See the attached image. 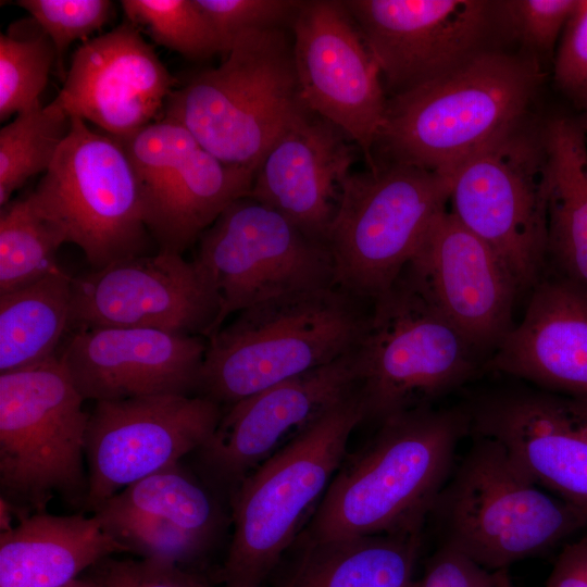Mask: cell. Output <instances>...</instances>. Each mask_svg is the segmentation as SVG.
I'll return each mask as SVG.
<instances>
[{
    "label": "cell",
    "instance_id": "22",
    "mask_svg": "<svg viewBox=\"0 0 587 587\" xmlns=\"http://www.w3.org/2000/svg\"><path fill=\"white\" fill-rule=\"evenodd\" d=\"M58 353L85 400L198 391L208 342L198 335L136 327L72 329Z\"/></svg>",
    "mask_w": 587,
    "mask_h": 587
},
{
    "label": "cell",
    "instance_id": "2",
    "mask_svg": "<svg viewBox=\"0 0 587 587\" xmlns=\"http://www.w3.org/2000/svg\"><path fill=\"white\" fill-rule=\"evenodd\" d=\"M541 75L536 57L491 49L389 97L375 162L451 173L526 122Z\"/></svg>",
    "mask_w": 587,
    "mask_h": 587
},
{
    "label": "cell",
    "instance_id": "30",
    "mask_svg": "<svg viewBox=\"0 0 587 587\" xmlns=\"http://www.w3.org/2000/svg\"><path fill=\"white\" fill-rule=\"evenodd\" d=\"M65 240L36 209L30 197L10 201L0 214V294L35 283L61 266Z\"/></svg>",
    "mask_w": 587,
    "mask_h": 587
},
{
    "label": "cell",
    "instance_id": "25",
    "mask_svg": "<svg viewBox=\"0 0 587 587\" xmlns=\"http://www.w3.org/2000/svg\"><path fill=\"white\" fill-rule=\"evenodd\" d=\"M126 552L93 513H35L0 532V587H63Z\"/></svg>",
    "mask_w": 587,
    "mask_h": 587
},
{
    "label": "cell",
    "instance_id": "23",
    "mask_svg": "<svg viewBox=\"0 0 587 587\" xmlns=\"http://www.w3.org/2000/svg\"><path fill=\"white\" fill-rule=\"evenodd\" d=\"M484 372L587 400V290L547 268Z\"/></svg>",
    "mask_w": 587,
    "mask_h": 587
},
{
    "label": "cell",
    "instance_id": "20",
    "mask_svg": "<svg viewBox=\"0 0 587 587\" xmlns=\"http://www.w3.org/2000/svg\"><path fill=\"white\" fill-rule=\"evenodd\" d=\"M139 30L125 22L85 41L49 105L92 123L118 141L159 120L174 79Z\"/></svg>",
    "mask_w": 587,
    "mask_h": 587
},
{
    "label": "cell",
    "instance_id": "4",
    "mask_svg": "<svg viewBox=\"0 0 587 587\" xmlns=\"http://www.w3.org/2000/svg\"><path fill=\"white\" fill-rule=\"evenodd\" d=\"M311 112L301 96L286 28L236 37L223 62L173 90L164 116L222 162L255 172L276 140Z\"/></svg>",
    "mask_w": 587,
    "mask_h": 587
},
{
    "label": "cell",
    "instance_id": "41",
    "mask_svg": "<svg viewBox=\"0 0 587 587\" xmlns=\"http://www.w3.org/2000/svg\"><path fill=\"white\" fill-rule=\"evenodd\" d=\"M546 587H587V535L563 544Z\"/></svg>",
    "mask_w": 587,
    "mask_h": 587
},
{
    "label": "cell",
    "instance_id": "14",
    "mask_svg": "<svg viewBox=\"0 0 587 587\" xmlns=\"http://www.w3.org/2000/svg\"><path fill=\"white\" fill-rule=\"evenodd\" d=\"M394 97L497 49L498 1L345 0ZM505 34V33H504Z\"/></svg>",
    "mask_w": 587,
    "mask_h": 587
},
{
    "label": "cell",
    "instance_id": "26",
    "mask_svg": "<svg viewBox=\"0 0 587 587\" xmlns=\"http://www.w3.org/2000/svg\"><path fill=\"white\" fill-rule=\"evenodd\" d=\"M422 537L416 530L297 540L298 557L278 587H411Z\"/></svg>",
    "mask_w": 587,
    "mask_h": 587
},
{
    "label": "cell",
    "instance_id": "6",
    "mask_svg": "<svg viewBox=\"0 0 587 587\" xmlns=\"http://www.w3.org/2000/svg\"><path fill=\"white\" fill-rule=\"evenodd\" d=\"M441 544L490 572L587 529L585 517L535 483L498 441L472 436L429 514Z\"/></svg>",
    "mask_w": 587,
    "mask_h": 587
},
{
    "label": "cell",
    "instance_id": "7",
    "mask_svg": "<svg viewBox=\"0 0 587 587\" xmlns=\"http://www.w3.org/2000/svg\"><path fill=\"white\" fill-rule=\"evenodd\" d=\"M84 401L59 355L0 373V499L18 522L54 497L85 509Z\"/></svg>",
    "mask_w": 587,
    "mask_h": 587
},
{
    "label": "cell",
    "instance_id": "28",
    "mask_svg": "<svg viewBox=\"0 0 587 587\" xmlns=\"http://www.w3.org/2000/svg\"><path fill=\"white\" fill-rule=\"evenodd\" d=\"M73 277L62 267L0 294V373L58 355L72 322Z\"/></svg>",
    "mask_w": 587,
    "mask_h": 587
},
{
    "label": "cell",
    "instance_id": "31",
    "mask_svg": "<svg viewBox=\"0 0 587 587\" xmlns=\"http://www.w3.org/2000/svg\"><path fill=\"white\" fill-rule=\"evenodd\" d=\"M70 126L71 118L48 104L18 113L1 128V208L26 180L49 168Z\"/></svg>",
    "mask_w": 587,
    "mask_h": 587
},
{
    "label": "cell",
    "instance_id": "3",
    "mask_svg": "<svg viewBox=\"0 0 587 587\" xmlns=\"http://www.w3.org/2000/svg\"><path fill=\"white\" fill-rule=\"evenodd\" d=\"M372 301L338 286L252 305L208 339L197 395L223 408L355 351Z\"/></svg>",
    "mask_w": 587,
    "mask_h": 587
},
{
    "label": "cell",
    "instance_id": "42",
    "mask_svg": "<svg viewBox=\"0 0 587 587\" xmlns=\"http://www.w3.org/2000/svg\"><path fill=\"white\" fill-rule=\"evenodd\" d=\"M494 587H516L509 574L508 569L494 572Z\"/></svg>",
    "mask_w": 587,
    "mask_h": 587
},
{
    "label": "cell",
    "instance_id": "10",
    "mask_svg": "<svg viewBox=\"0 0 587 587\" xmlns=\"http://www.w3.org/2000/svg\"><path fill=\"white\" fill-rule=\"evenodd\" d=\"M451 212L510 270L521 292L547 271L549 165L544 126L522 123L452 172Z\"/></svg>",
    "mask_w": 587,
    "mask_h": 587
},
{
    "label": "cell",
    "instance_id": "18",
    "mask_svg": "<svg viewBox=\"0 0 587 587\" xmlns=\"http://www.w3.org/2000/svg\"><path fill=\"white\" fill-rule=\"evenodd\" d=\"M357 390L355 350L224 408L195 452L202 478L229 497L261 463Z\"/></svg>",
    "mask_w": 587,
    "mask_h": 587
},
{
    "label": "cell",
    "instance_id": "35",
    "mask_svg": "<svg viewBox=\"0 0 587 587\" xmlns=\"http://www.w3.org/2000/svg\"><path fill=\"white\" fill-rule=\"evenodd\" d=\"M16 3L52 41L61 78H65L63 57L68 47L101 29L113 13V2L108 0H20Z\"/></svg>",
    "mask_w": 587,
    "mask_h": 587
},
{
    "label": "cell",
    "instance_id": "34",
    "mask_svg": "<svg viewBox=\"0 0 587 587\" xmlns=\"http://www.w3.org/2000/svg\"><path fill=\"white\" fill-rule=\"evenodd\" d=\"M57 54L50 38L38 32L0 34V120L40 103Z\"/></svg>",
    "mask_w": 587,
    "mask_h": 587
},
{
    "label": "cell",
    "instance_id": "27",
    "mask_svg": "<svg viewBox=\"0 0 587 587\" xmlns=\"http://www.w3.org/2000/svg\"><path fill=\"white\" fill-rule=\"evenodd\" d=\"M549 165L547 268L587 290V137L569 116L544 126Z\"/></svg>",
    "mask_w": 587,
    "mask_h": 587
},
{
    "label": "cell",
    "instance_id": "9",
    "mask_svg": "<svg viewBox=\"0 0 587 587\" xmlns=\"http://www.w3.org/2000/svg\"><path fill=\"white\" fill-rule=\"evenodd\" d=\"M452 173L399 163L339 182L326 245L335 285L372 301L399 277L450 201Z\"/></svg>",
    "mask_w": 587,
    "mask_h": 587
},
{
    "label": "cell",
    "instance_id": "45",
    "mask_svg": "<svg viewBox=\"0 0 587 587\" xmlns=\"http://www.w3.org/2000/svg\"><path fill=\"white\" fill-rule=\"evenodd\" d=\"M262 587H264V586H262Z\"/></svg>",
    "mask_w": 587,
    "mask_h": 587
},
{
    "label": "cell",
    "instance_id": "24",
    "mask_svg": "<svg viewBox=\"0 0 587 587\" xmlns=\"http://www.w3.org/2000/svg\"><path fill=\"white\" fill-rule=\"evenodd\" d=\"M349 141L325 118L308 114L266 152L254 172L249 197L326 243L339 182L354 162V146Z\"/></svg>",
    "mask_w": 587,
    "mask_h": 587
},
{
    "label": "cell",
    "instance_id": "39",
    "mask_svg": "<svg viewBox=\"0 0 587 587\" xmlns=\"http://www.w3.org/2000/svg\"><path fill=\"white\" fill-rule=\"evenodd\" d=\"M553 74L563 92L587 105V0H576L564 26Z\"/></svg>",
    "mask_w": 587,
    "mask_h": 587
},
{
    "label": "cell",
    "instance_id": "5",
    "mask_svg": "<svg viewBox=\"0 0 587 587\" xmlns=\"http://www.w3.org/2000/svg\"><path fill=\"white\" fill-rule=\"evenodd\" d=\"M364 421L358 391L253 470L228 497L233 534L222 587H262L295 545Z\"/></svg>",
    "mask_w": 587,
    "mask_h": 587
},
{
    "label": "cell",
    "instance_id": "37",
    "mask_svg": "<svg viewBox=\"0 0 587 587\" xmlns=\"http://www.w3.org/2000/svg\"><path fill=\"white\" fill-rule=\"evenodd\" d=\"M576 0L498 1L504 33L532 53L550 52L561 37Z\"/></svg>",
    "mask_w": 587,
    "mask_h": 587
},
{
    "label": "cell",
    "instance_id": "40",
    "mask_svg": "<svg viewBox=\"0 0 587 587\" xmlns=\"http://www.w3.org/2000/svg\"><path fill=\"white\" fill-rule=\"evenodd\" d=\"M488 571L457 549L440 544L422 578L411 587H494Z\"/></svg>",
    "mask_w": 587,
    "mask_h": 587
},
{
    "label": "cell",
    "instance_id": "1",
    "mask_svg": "<svg viewBox=\"0 0 587 587\" xmlns=\"http://www.w3.org/2000/svg\"><path fill=\"white\" fill-rule=\"evenodd\" d=\"M345 458L297 540L423 530L449 479L459 442L470 436L464 403L392 414Z\"/></svg>",
    "mask_w": 587,
    "mask_h": 587
},
{
    "label": "cell",
    "instance_id": "15",
    "mask_svg": "<svg viewBox=\"0 0 587 587\" xmlns=\"http://www.w3.org/2000/svg\"><path fill=\"white\" fill-rule=\"evenodd\" d=\"M223 407L199 395H151L97 401L86 432L89 490L85 511L198 451Z\"/></svg>",
    "mask_w": 587,
    "mask_h": 587
},
{
    "label": "cell",
    "instance_id": "36",
    "mask_svg": "<svg viewBox=\"0 0 587 587\" xmlns=\"http://www.w3.org/2000/svg\"><path fill=\"white\" fill-rule=\"evenodd\" d=\"M300 0H196L223 46V55L236 37L250 30L291 28Z\"/></svg>",
    "mask_w": 587,
    "mask_h": 587
},
{
    "label": "cell",
    "instance_id": "44",
    "mask_svg": "<svg viewBox=\"0 0 587 587\" xmlns=\"http://www.w3.org/2000/svg\"><path fill=\"white\" fill-rule=\"evenodd\" d=\"M585 130H586V135H587V129H585ZM586 137H587V136H586Z\"/></svg>",
    "mask_w": 587,
    "mask_h": 587
},
{
    "label": "cell",
    "instance_id": "17",
    "mask_svg": "<svg viewBox=\"0 0 587 587\" xmlns=\"http://www.w3.org/2000/svg\"><path fill=\"white\" fill-rule=\"evenodd\" d=\"M463 403L470 436L498 441L535 483L587 521V400L522 382L474 392Z\"/></svg>",
    "mask_w": 587,
    "mask_h": 587
},
{
    "label": "cell",
    "instance_id": "8",
    "mask_svg": "<svg viewBox=\"0 0 587 587\" xmlns=\"http://www.w3.org/2000/svg\"><path fill=\"white\" fill-rule=\"evenodd\" d=\"M482 352L432 302L404 268L372 300L357 349L364 421L434 405L484 372Z\"/></svg>",
    "mask_w": 587,
    "mask_h": 587
},
{
    "label": "cell",
    "instance_id": "33",
    "mask_svg": "<svg viewBox=\"0 0 587 587\" xmlns=\"http://www.w3.org/2000/svg\"><path fill=\"white\" fill-rule=\"evenodd\" d=\"M121 5L128 22L186 59L223 54L221 40L196 0H123Z\"/></svg>",
    "mask_w": 587,
    "mask_h": 587
},
{
    "label": "cell",
    "instance_id": "13",
    "mask_svg": "<svg viewBox=\"0 0 587 587\" xmlns=\"http://www.w3.org/2000/svg\"><path fill=\"white\" fill-rule=\"evenodd\" d=\"M121 142L139 182L145 224L161 251L183 254L229 204L250 195L253 171L222 162L171 117Z\"/></svg>",
    "mask_w": 587,
    "mask_h": 587
},
{
    "label": "cell",
    "instance_id": "16",
    "mask_svg": "<svg viewBox=\"0 0 587 587\" xmlns=\"http://www.w3.org/2000/svg\"><path fill=\"white\" fill-rule=\"evenodd\" d=\"M302 99L338 127L375 168L388 96L378 64L340 0L303 1L291 25Z\"/></svg>",
    "mask_w": 587,
    "mask_h": 587
},
{
    "label": "cell",
    "instance_id": "29",
    "mask_svg": "<svg viewBox=\"0 0 587 587\" xmlns=\"http://www.w3.org/2000/svg\"><path fill=\"white\" fill-rule=\"evenodd\" d=\"M213 490L178 462L132 484L109 500L165 520L212 547L225 522Z\"/></svg>",
    "mask_w": 587,
    "mask_h": 587
},
{
    "label": "cell",
    "instance_id": "38",
    "mask_svg": "<svg viewBox=\"0 0 587 587\" xmlns=\"http://www.w3.org/2000/svg\"><path fill=\"white\" fill-rule=\"evenodd\" d=\"M91 577L100 587H212L193 570L143 559L109 557L93 565Z\"/></svg>",
    "mask_w": 587,
    "mask_h": 587
},
{
    "label": "cell",
    "instance_id": "12",
    "mask_svg": "<svg viewBox=\"0 0 587 587\" xmlns=\"http://www.w3.org/2000/svg\"><path fill=\"white\" fill-rule=\"evenodd\" d=\"M192 261L216 303L210 336L230 315L258 303L336 286L327 245L249 196L229 204L203 232Z\"/></svg>",
    "mask_w": 587,
    "mask_h": 587
},
{
    "label": "cell",
    "instance_id": "11",
    "mask_svg": "<svg viewBox=\"0 0 587 587\" xmlns=\"http://www.w3.org/2000/svg\"><path fill=\"white\" fill-rule=\"evenodd\" d=\"M28 196L92 270L146 254L149 232L132 161L121 141L84 120L71 117L67 136Z\"/></svg>",
    "mask_w": 587,
    "mask_h": 587
},
{
    "label": "cell",
    "instance_id": "43",
    "mask_svg": "<svg viewBox=\"0 0 587 587\" xmlns=\"http://www.w3.org/2000/svg\"><path fill=\"white\" fill-rule=\"evenodd\" d=\"M63 587H100L91 577L76 578Z\"/></svg>",
    "mask_w": 587,
    "mask_h": 587
},
{
    "label": "cell",
    "instance_id": "21",
    "mask_svg": "<svg viewBox=\"0 0 587 587\" xmlns=\"http://www.w3.org/2000/svg\"><path fill=\"white\" fill-rule=\"evenodd\" d=\"M405 270L482 353L494 352L514 326L520 291L510 270L451 211L434 221Z\"/></svg>",
    "mask_w": 587,
    "mask_h": 587
},
{
    "label": "cell",
    "instance_id": "32",
    "mask_svg": "<svg viewBox=\"0 0 587 587\" xmlns=\"http://www.w3.org/2000/svg\"><path fill=\"white\" fill-rule=\"evenodd\" d=\"M92 513L128 553L143 560L193 570L211 548L165 520L112 500Z\"/></svg>",
    "mask_w": 587,
    "mask_h": 587
},
{
    "label": "cell",
    "instance_id": "19",
    "mask_svg": "<svg viewBox=\"0 0 587 587\" xmlns=\"http://www.w3.org/2000/svg\"><path fill=\"white\" fill-rule=\"evenodd\" d=\"M215 300L193 261L161 251L73 277V328L136 327L209 337Z\"/></svg>",
    "mask_w": 587,
    "mask_h": 587
}]
</instances>
